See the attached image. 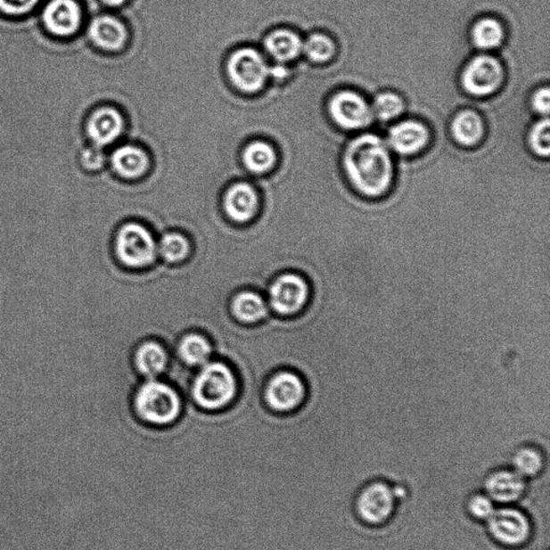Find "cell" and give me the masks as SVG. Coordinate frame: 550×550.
I'll return each instance as SVG.
<instances>
[{"label": "cell", "mask_w": 550, "mask_h": 550, "mask_svg": "<svg viewBox=\"0 0 550 550\" xmlns=\"http://www.w3.org/2000/svg\"><path fill=\"white\" fill-rule=\"evenodd\" d=\"M486 522L490 538L503 547L521 548L532 537L530 518L514 507H500Z\"/></svg>", "instance_id": "obj_8"}, {"label": "cell", "mask_w": 550, "mask_h": 550, "mask_svg": "<svg viewBox=\"0 0 550 550\" xmlns=\"http://www.w3.org/2000/svg\"><path fill=\"white\" fill-rule=\"evenodd\" d=\"M302 41L291 30L280 29L271 33L265 41L267 51L277 62H285L296 59L302 51Z\"/></svg>", "instance_id": "obj_22"}, {"label": "cell", "mask_w": 550, "mask_h": 550, "mask_svg": "<svg viewBox=\"0 0 550 550\" xmlns=\"http://www.w3.org/2000/svg\"><path fill=\"white\" fill-rule=\"evenodd\" d=\"M405 110L402 98L394 93H382L375 98L372 112L382 120L394 119Z\"/></svg>", "instance_id": "obj_29"}, {"label": "cell", "mask_w": 550, "mask_h": 550, "mask_svg": "<svg viewBox=\"0 0 550 550\" xmlns=\"http://www.w3.org/2000/svg\"><path fill=\"white\" fill-rule=\"evenodd\" d=\"M526 481L514 470L494 471L484 480L485 494L499 505H512L525 495Z\"/></svg>", "instance_id": "obj_13"}, {"label": "cell", "mask_w": 550, "mask_h": 550, "mask_svg": "<svg viewBox=\"0 0 550 550\" xmlns=\"http://www.w3.org/2000/svg\"><path fill=\"white\" fill-rule=\"evenodd\" d=\"M310 395L308 380L296 370L272 374L264 386V400L271 411L288 414L300 410Z\"/></svg>", "instance_id": "obj_6"}, {"label": "cell", "mask_w": 550, "mask_h": 550, "mask_svg": "<svg viewBox=\"0 0 550 550\" xmlns=\"http://www.w3.org/2000/svg\"><path fill=\"white\" fill-rule=\"evenodd\" d=\"M345 171L356 191L369 198H379L390 191L394 164L383 140L363 135L350 141L344 153Z\"/></svg>", "instance_id": "obj_1"}, {"label": "cell", "mask_w": 550, "mask_h": 550, "mask_svg": "<svg viewBox=\"0 0 550 550\" xmlns=\"http://www.w3.org/2000/svg\"><path fill=\"white\" fill-rule=\"evenodd\" d=\"M258 193L245 183L230 187L224 199L225 212L234 223L250 222L258 213Z\"/></svg>", "instance_id": "obj_16"}, {"label": "cell", "mask_w": 550, "mask_h": 550, "mask_svg": "<svg viewBox=\"0 0 550 550\" xmlns=\"http://www.w3.org/2000/svg\"><path fill=\"white\" fill-rule=\"evenodd\" d=\"M193 246L186 235L180 233H167L161 235L157 244V253L168 265L185 263L192 255Z\"/></svg>", "instance_id": "obj_24"}, {"label": "cell", "mask_w": 550, "mask_h": 550, "mask_svg": "<svg viewBox=\"0 0 550 550\" xmlns=\"http://www.w3.org/2000/svg\"><path fill=\"white\" fill-rule=\"evenodd\" d=\"M329 112L334 123L349 130L366 127L374 117L365 99L350 91L335 94L329 103Z\"/></svg>", "instance_id": "obj_11"}, {"label": "cell", "mask_w": 550, "mask_h": 550, "mask_svg": "<svg viewBox=\"0 0 550 550\" xmlns=\"http://www.w3.org/2000/svg\"><path fill=\"white\" fill-rule=\"evenodd\" d=\"M102 2L109 7L118 8L128 3L129 0H102Z\"/></svg>", "instance_id": "obj_36"}, {"label": "cell", "mask_w": 550, "mask_h": 550, "mask_svg": "<svg viewBox=\"0 0 550 550\" xmlns=\"http://www.w3.org/2000/svg\"><path fill=\"white\" fill-rule=\"evenodd\" d=\"M465 510L475 521H487L496 511L495 502L486 494H473L465 505Z\"/></svg>", "instance_id": "obj_30"}, {"label": "cell", "mask_w": 550, "mask_h": 550, "mask_svg": "<svg viewBox=\"0 0 550 550\" xmlns=\"http://www.w3.org/2000/svg\"><path fill=\"white\" fill-rule=\"evenodd\" d=\"M544 461L542 450L534 445H522L512 456L513 467L523 479L537 478L542 472Z\"/></svg>", "instance_id": "obj_25"}, {"label": "cell", "mask_w": 550, "mask_h": 550, "mask_svg": "<svg viewBox=\"0 0 550 550\" xmlns=\"http://www.w3.org/2000/svg\"><path fill=\"white\" fill-rule=\"evenodd\" d=\"M101 146H91L82 152L81 162L87 170H97L103 165L104 155Z\"/></svg>", "instance_id": "obj_33"}, {"label": "cell", "mask_w": 550, "mask_h": 550, "mask_svg": "<svg viewBox=\"0 0 550 550\" xmlns=\"http://www.w3.org/2000/svg\"><path fill=\"white\" fill-rule=\"evenodd\" d=\"M148 164V156L144 152L133 145H124L115 151L112 155L114 170L119 176L128 177V179L143 176Z\"/></svg>", "instance_id": "obj_21"}, {"label": "cell", "mask_w": 550, "mask_h": 550, "mask_svg": "<svg viewBox=\"0 0 550 550\" xmlns=\"http://www.w3.org/2000/svg\"><path fill=\"white\" fill-rule=\"evenodd\" d=\"M505 30L499 21L492 18L480 19L473 26L472 39L480 49H495L502 44Z\"/></svg>", "instance_id": "obj_26"}, {"label": "cell", "mask_w": 550, "mask_h": 550, "mask_svg": "<svg viewBox=\"0 0 550 550\" xmlns=\"http://www.w3.org/2000/svg\"><path fill=\"white\" fill-rule=\"evenodd\" d=\"M243 160L248 169L255 174H264L274 167L275 162V153L268 144L253 143L245 149Z\"/></svg>", "instance_id": "obj_27"}, {"label": "cell", "mask_w": 550, "mask_h": 550, "mask_svg": "<svg viewBox=\"0 0 550 550\" xmlns=\"http://www.w3.org/2000/svg\"><path fill=\"white\" fill-rule=\"evenodd\" d=\"M123 125V119L117 110L102 108L94 112L88 119L87 134L94 144L104 146L119 137Z\"/></svg>", "instance_id": "obj_18"}, {"label": "cell", "mask_w": 550, "mask_h": 550, "mask_svg": "<svg viewBox=\"0 0 550 550\" xmlns=\"http://www.w3.org/2000/svg\"><path fill=\"white\" fill-rule=\"evenodd\" d=\"M176 355L188 366H202L209 363L214 353L213 344L206 335L197 332H186L176 341Z\"/></svg>", "instance_id": "obj_20"}, {"label": "cell", "mask_w": 550, "mask_h": 550, "mask_svg": "<svg viewBox=\"0 0 550 550\" xmlns=\"http://www.w3.org/2000/svg\"><path fill=\"white\" fill-rule=\"evenodd\" d=\"M397 502L395 487L384 480H374L356 497L355 512L365 525L380 527L392 520Z\"/></svg>", "instance_id": "obj_7"}, {"label": "cell", "mask_w": 550, "mask_h": 550, "mask_svg": "<svg viewBox=\"0 0 550 550\" xmlns=\"http://www.w3.org/2000/svg\"><path fill=\"white\" fill-rule=\"evenodd\" d=\"M389 140L391 148L398 153L412 155L428 144L429 132L425 125L406 120L390 129Z\"/></svg>", "instance_id": "obj_17"}, {"label": "cell", "mask_w": 550, "mask_h": 550, "mask_svg": "<svg viewBox=\"0 0 550 550\" xmlns=\"http://www.w3.org/2000/svg\"><path fill=\"white\" fill-rule=\"evenodd\" d=\"M228 308L235 321L245 326H254L269 316V308L264 297L249 288L230 298Z\"/></svg>", "instance_id": "obj_15"}, {"label": "cell", "mask_w": 550, "mask_h": 550, "mask_svg": "<svg viewBox=\"0 0 550 550\" xmlns=\"http://www.w3.org/2000/svg\"><path fill=\"white\" fill-rule=\"evenodd\" d=\"M452 134L458 144L472 146L483 138V120L478 113L465 110L456 115L452 123Z\"/></svg>", "instance_id": "obj_23"}, {"label": "cell", "mask_w": 550, "mask_h": 550, "mask_svg": "<svg viewBox=\"0 0 550 550\" xmlns=\"http://www.w3.org/2000/svg\"><path fill=\"white\" fill-rule=\"evenodd\" d=\"M88 33L94 44L108 51L122 49L127 39V31L124 24L110 15L94 19Z\"/></svg>", "instance_id": "obj_19"}, {"label": "cell", "mask_w": 550, "mask_h": 550, "mask_svg": "<svg viewBox=\"0 0 550 550\" xmlns=\"http://www.w3.org/2000/svg\"><path fill=\"white\" fill-rule=\"evenodd\" d=\"M42 18L51 34L66 38L80 29L82 10L76 0H51Z\"/></svg>", "instance_id": "obj_12"}, {"label": "cell", "mask_w": 550, "mask_h": 550, "mask_svg": "<svg viewBox=\"0 0 550 550\" xmlns=\"http://www.w3.org/2000/svg\"><path fill=\"white\" fill-rule=\"evenodd\" d=\"M170 357L164 344L157 340H144L135 348L133 364L135 371L146 380H154L165 374Z\"/></svg>", "instance_id": "obj_14"}, {"label": "cell", "mask_w": 550, "mask_h": 550, "mask_svg": "<svg viewBox=\"0 0 550 550\" xmlns=\"http://www.w3.org/2000/svg\"><path fill=\"white\" fill-rule=\"evenodd\" d=\"M114 259L123 268L141 270L155 264L157 243L150 230L139 223H126L118 229L112 244Z\"/></svg>", "instance_id": "obj_5"}, {"label": "cell", "mask_w": 550, "mask_h": 550, "mask_svg": "<svg viewBox=\"0 0 550 550\" xmlns=\"http://www.w3.org/2000/svg\"><path fill=\"white\" fill-rule=\"evenodd\" d=\"M549 88L544 87L534 94L532 99L534 111L541 114L544 118H547L549 114Z\"/></svg>", "instance_id": "obj_34"}, {"label": "cell", "mask_w": 550, "mask_h": 550, "mask_svg": "<svg viewBox=\"0 0 550 550\" xmlns=\"http://www.w3.org/2000/svg\"><path fill=\"white\" fill-rule=\"evenodd\" d=\"M238 377L223 361H209L193 377L191 395L201 411L219 412L232 405L238 395Z\"/></svg>", "instance_id": "obj_3"}, {"label": "cell", "mask_w": 550, "mask_h": 550, "mask_svg": "<svg viewBox=\"0 0 550 550\" xmlns=\"http://www.w3.org/2000/svg\"><path fill=\"white\" fill-rule=\"evenodd\" d=\"M40 0H0V12L9 15H23L33 10Z\"/></svg>", "instance_id": "obj_32"}, {"label": "cell", "mask_w": 550, "mask_h": 550, "mask_svg": "<svg viewBox=\"0 0 550 550\" xmlns=\"http://www.w3.org/2000/svg\"><path fill=\"white\" fill-rule=\"evenodd\" d=\"M302 50L314 62H326L332 59L335 53V45L329 37L322 34H314L308 37Z\"/></svg>", "instance_id": "obj_28"}, {"label": "cell", "mask_w": 550, "mask_h": 550, "mask_svg": "<svg viewBox=\"0 0 550 550\" xmlns=\"http://www.w3.org/2000/svg\"><path fill=\"white\" fill-rule=\"evenodd\" d=\"M269 76L283 78L287 76V70L285 67L276 66L275 68H269Z\"/></svg>", "instance_id": "obj_35"}, {"label": "cell", "mask_w": 550, "mask_h": 550, "mask_svg": "<svg viewBox=\"0 0 550 550\" xmlns=\"http://www.w3.org/2000/svg\"><path fill=\"white\" fill-rule=\"evenodd\" d=\"M505 78L500 62L495 57L480 55L464 68L463 86L471 95L484 97L495 93Z\"/></svg>", "instance_id": "obj_10"}, {"label": "cell", "mask_w": 550, "mask_h": 550, "mask_svg": "<svg viewBox=\"0 0 550 550\" xmlns=\"http://www.w3.org/2000/svg\"><path fill=\"white\" fill-rule=\"evenodd\" d=\"M313 297V283L297 270L277 275L268 288L269 306L281 317L301 316L312 305Z\"/></svg>", "instance_id": "obj_4"}, {"label": "cell", "mask_w": 550, "mask_h": 550, "mask_svg": "<svg viewBox=\"0 0 550 550\" xmlns=\"http://www.w3.org/2000/svg\"><path fill=\"white\" fill-rule=\"evenodd\" d=\"M133 410L145 425L168 428L181 417L183 400L174 386L157 379L148 380L135 389Z\"/></svg>", "instance_id": "obj_2"}, {"label": "cell", "mask_w": 550, "mask_h": 550, "mask_svg": "<svg viewBox=\"0 0 550 550\" xmlns=\"http://www.w3.org/2000/svg\"><path fill=\"white\" fill-rule=\"evenodd\" d=\"M550 125L548 118H544L533 126L529 135V144L534 153L542 157H548L550 153Z\"/></svg>", "instance_id": "obj_31"}, {"label": "cell", "mask_w": 550, "mask_h": 550, "mask_svg": "<svg viewBox=\"0 0 550 550\" xmlns=\"http://www.w3.org/2000/svg\"><path fill=\"white\" fill-rule=\"evenodd\" d=\"M228 73L239 90L254 93L265 86L269 67L258 51L245 48L234 52L230 57Z\"/></svg>", "instance_id": "obj_9"}]
</instances>
